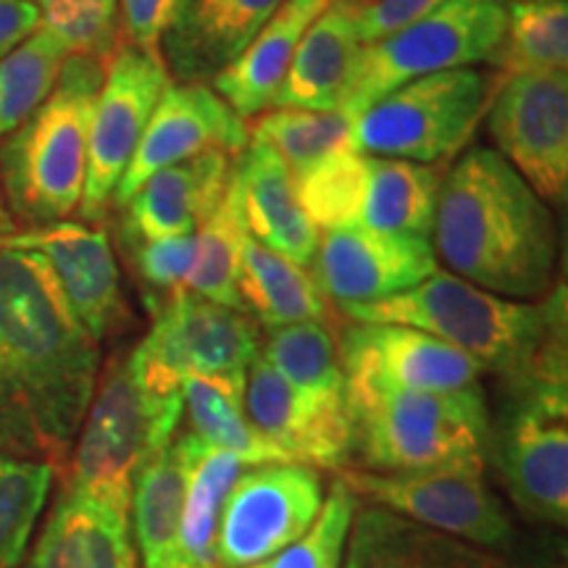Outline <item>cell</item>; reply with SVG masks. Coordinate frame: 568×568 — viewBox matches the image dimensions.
Returning <instances> with one entry per match:
<instances>
[{"mask_svg": "<svg viewBox=\"0 0 568 568\" xmlns=\"http://www.w3.org/2000/svg\"><path fill=\"white\" fill-rule=\"evenodd\" d=\"M366 568H503L500 552L358 503L351 529Z\"/></svg>", "mask_w": 568, "mask_h": 568, "instance_id": "obj_27", "label": "cell"}, {"mask_svg": "<svg viewBox=\"0 0 568 568\" xmlns=\"http://www.w3.org/2000/svg\"><path fill=\"white\" fill-rule=\"evenodd\" d=\"M45 30L69 55L109 61L122 45L119 0H32Z\"/></svg>", "mask_w": 568, "mask_h": 568, "instance_id": "obj_39", "label": "cell"}, {"mask_svg": "<svg viewBox=\"0 0 568 568\" xmlns=\"http://www.w3.org/2000/svg\"><path fill=\"white\" fill-rule=\"evenodd\" d=\"M245 410L255 429L297 464H351V418L345 403H324L290 385L264 355L247 366Z\"/></svg>", "mask_w": 568, "mask_h": 568, "instance_id": "obj_20", "label": "cell"}, {"mask_svg": "<svg viewBox=\"0 0 568 568\" xmlns=\"http://www.w3.org/2000/svg\"><path fill=\"white\" fill-rule=\"evenodd\" d=\"M232 184L251 237L308 268L322 232L297 201L293 174L280 155L261 142L247 140L245 151L234 155Z\"/></svg>", "mask_w": 568, "mask_h": 568, "instance_id": "obj_23", "label": "cell"}, {"mask_svg": "<svg viewBox=\"0 0 568 568\" xmlns=\"http://www.w3.org/2000/svg\"><path fill=\"white\" fill-rule=\"evenodd\" d=\"M364 51L366 42L355 30L351 3L329 0L297 42L272 109L339 111L358 74Z\"/></svg>", "mask_w": 568, "mask_h": 568, "instance_id": "obj_24", "label": "cell"}, {"mask_svg": "<svg viewBox=\"0 0 568 568\" xmlns=\"http://www.w3.org/2000/svg\"><path fill=\"white\" fill-rule=\"evenodd\" d=\"M261 353V329L245 311L176 290L153 308V326L130 361L140 385L180 395L182 376L245 374Z\"/></svg>", "mask_w": 568, "mask_h": 568, "instance_id": "obj_12", "label": "cell"}, {"mask_svg": "<svg viewBox=\"0 0 568 568\" xmlns=\"http://www.w3.org/2000/svg\"><path fill=\"white\" fill-rule=\"evenodd\" d=\"M67 51L45 30L30 34L0 61V140L19 130L59 82Z\"/></svg>", "mask_w": 568, "mask_h": 568, "instance_id": "obj_36", "label": "cell"}, {"mask_svg": "<svg viewBox=\"0 0 568 568\" xmlns=\"http://www.w3.org/2000/svg\"><path fill=\"white\" fill-rule=\"evenodd\" d=\"M508 0H445L426 17L366 45L343 113L355 119L418 77L489 61L506 32Z\"/></svg>", "mask_w": 568, "mask_h": 568, "instance_id": "obj_10", "label": "cell"}, {"mask_svg": "<svg viewBox=\"0 0 568 568\" xmlns=\"http://www.w3.org/2000/svg\"><path fill=\"white\" fill-rule=\"evenodd\" d=\"M337 477L358 503L379 506L426 529L503 552L516 539L506 503L487 481L485 460H460L414 471H366L343 466Z\"/></svg>", "mask_w": 568, "mask_h": 568, "instance_id": "obj_11", "label": "cell"}, {"mask_svg": "<svg viewBox=\"0 0 568 568\" xmlns=\"http://www.w3.org/2000/svg\"><path fill=\"white\" fill-rule=\"evenodd\" d=\"M53 477L51 464L0 453V568H17L24 558Z\"/></svg>", "mask_w": 568, "mask_h": 568, "instance_id": "obj_37", "label": "cell"}, {"mask_svg": "<svg viewBox=\"0 0 568 568\" xmlns=\"http://www.w3.org/2000/svg\"><path fill=\"white\" fill-rule=\"evenodd\" d=\"M40 11L32 0H0V61L38 32Z\"/></svg>", "mask_w": 568, "mask_h": 568, "instance_id": "obj_44", "label": "cell"}, {"mask_svg": "<svg viewBox=\"0 0 568 568\" xmlns=\"http://www.w3.org/2000/svg\"><path fill=\"white\" fill-rule=\"evenodd\" d=\"M495 80L464 67L418 77L353 119V151L435 166L464 151L493 98Z\"/></svg>", "mask_w": 568, "mask_h": 568, "instance_id": "obj_7", "label": "cell"}, {"mask_svg": "<svg viewBox=\"0 0 568 568\" xmlns=\"http://www.w3.org/2000/svg\"><path fill=\"white\" fill-rule=\"evenodd\" d=\"M98 345L48 261L0 245V453L63 471L101 374Z\"/></svg>", "mask_w": 568, "mask_h": 568, "instance_id": "obj_1", "label": "cell"}, {"mask_svg": "<svg viewBox=\"0 0 568 568\" xmlns=\"http://www.w3.org/2000/svg\"><path fill=\"white\" fill-rule=\"evenodd\" d=\"M261 355L301 393L324 403H345V372L337 339L324 322H297L268 329Z\"/></svg>", "mask_w": 568, "mask_h": 568, "instance_id": "obj_32", "label": "cell"}, {"mask_svg": "<svg viewBox=\"0 0 568 568\" xmlns=\"http://www.w3.org/2000/svg\"><path fill=\"white\" fill-rule=\"evenodd\" d=\"M237 293L243 311L266 329L297 322H324L329 305L314 276L245 232Z\"/></svg>", "mask_w": 568, "mask_h": 568, "instance_id": "obj_30", "label": "cell"}, {"mask_svg": "<svg viewBox=\"0 0 568 568\" xmlns=\"http://www.w3.org/2000/svg\"><path fill=\"white\" fill-rule=\"evenodd\" d=\"M187 487V453L176 432L169 445L142 464L132 485L130 518L142 568H172L182 564V506Z\"/></svg>", "mask_w": 568, "mask_h": 568, "instance_id": "obj_28", "label": "cell"}, {"mask_svg": "<svg viewBox=\"0 0 568 568\" xmlns=\"http://www.w3.org/2000/svg\"><path fill=\"white\" fill-rule=\"evenodd\" d=\"M103 74L105 61L67 55L51 95L0 140V184L19 230L67 222L80 211L92 105Z\"/></svg>", "mask_w": 568, "mask_h": 568, "instance_id": "obj_4", "label": "cell"}, {"mask_svg": "<svg viewBox=\"0 0 568 568\" xmlns=\"http://www.w3.org/2000/svg\"><path fill=\"white\" fill-rule=\"evenodd\" d=\"M124 251L130 255L134 274L145 284L148 295H174L184 287L195 258V234L155 240H126ZM161 303V301H159Z\"/></svg>", "mask_w": 568, "mask_h": 568, "instance_id": "obj_40", "label": "cell"}, {"mask_svg": "<svg viewBox=\"0 0 568 568\" xmlns=\"http://www.w3.org/2000/svg\"><path fill=\"white\" fill-rule=\"evenodd\" d=\"M234 155L205 151L163 166L134 190L122 209V243L195 234L224 201Z\"/></svg>", "mask_w": 568, "mask_h": 568, "instance_id": "obj_21", "label": "cell"}, {"mask_svg": "<svg viewBox=\"0 0 568 568\" xmlns=\"http://www.w3.org/2000/svg\"><path fill=\"white\" fill-rule=\"evenodd\" d=\"M432 237L339 226L318 234L311 276L324 297L339 303H376L406 293L437 272Z\"/></svg>", "mask_w": 568, "mask_h": 568, "instance_id": "obj_16", "label": "cell"}, {"mask_svg": "<svg viewBox=\"0 0 568 568\" xmlns=\"http://www.w3.org/2000/svg\"><path fill=\"white\" fill-rule=\"evenodd\" d=\"M27 568H138L130 518L63 489Z\"/></svg>", "mask_w": 568, "mask_h": 568, "instance_id": "obj_26", "label": "cell"}, {"mask_svg": "<svg viewBox=\"0 0 568 568\" xmlns=\"http://www.w3.org/2000/svg\"><path fill=\"white\" fill-rule=\"evenodd\" d=\"M353 468L414 471L460 460H485L493 408L485 387L422 393L345 379Z\"/></svg>", "mask_w": 568, "mask_h": 568, "instance_id": "obj_5", "label": "cell"}, {"mask_svg": "<svg viewBox=\"0 0 568 568\" xmlns=\"http://www.w3.org/2000/svg\"><path fill=\"white\" fill-rule=\"evenodd\" d=\"M326 6L329 0H284L245 51L209 82L245 122L272 109L297 42Z\"/></svg>", "mask_w": 568, "mask_h": 568, "instance_id": "obj_25", "label": "cell"}, {"mask_svg": "<svg viewBox=\"0 0 568 568\" xmlns=\"http://www.w3.org/2000/svg\"><path fill=\"white\" fill-rule=\"evenodd\" d=\"M495 151L548 205L568 197V74L521 71L495 77L487 105Z\"/></svg>", "mask_w": 568, "mask_h": 568, "instance_id": "obj_14", "label": "cell"}, {"mask_svg": "<svg viewBox=\"0 0 568 568\" xmlns=\"http://www.w3.org/2000/svg\"><path fill=\"white\" fill-rule=\"evenodd\" d=\"M324 497V477L316 466H247L226 495L219 518V568L253 566L287 548L314 524Z\"/></svg>", "mask_w": 568, "mask_h": 568, "instance_id": "obj_15", "label": "cell"}, {"mask_svg": "<svg viewBox=\"0 0 568 568\" xmlns=\"http://www.w3.org/2000/svg\"><path fill=\"white\" fill-rule=\"evenodd\" d=\"M429 237L450 274L510 301H542L564 282L550 205L493 148H471L443 176Z\"/></svg>", "mask_w": 568, "mask_h": 568, "instance_id": "obj_2", "label": "cell"}, {"mask_svg": "<svg viewBox=\"0 0 568 568\" xmlns=\"http://www.w3.org/2000/svg\"><path fill=\"white\" fill-rule=\"evenodd\" d=\"M13 232H19L17 222H13L9 205H6V195H3V184H0V240L11 237Z\"/></svg>", "mask_w": 568, "mask_h": 568, "instance_id": "obj_45", "label": "cell"}, {"mask_svg": "<svg viewBox=\"0 0 568 568\" xmlns=\"http://www.w3.org/2000/svg\"><path fill=\"white\" fill-rule=\"evenodd\" d=\"M500 74L568 69V0H508L506 32L489 55Z\"/></svg>", "mask_w": 568, "mask_h": 568, "instance_id": "obj_33", "label": "cell"}, {"mask_svg": "<svg viewBox=\"0 0 568 568\" xmlns=\"http://www.w3.org/2000/svg\"><path fill=\"white\" fill-rule=\"evenodd\" d=\"M243 209L230 180L224 201L211 213L195 232V258L187 282L182 290L205 301H213L226 308L243 311L237 293L240 266H243V240H245Z\"/></svg>", "mask_w": 568, "mask_h": 568, "instance_id": "obj_35", "label": "cell"}, {"mask_svg": "<svg viewBox=\"0 0 568 568\" xmlns=\"http://www.w3.org/2000/svg\"><path fill=\"white\" fill-rule=\"evenodd\" d=\"M355 508L358 497L343 479L335 477L314 524L287 548L245 568H343Z\"/></svg>", "mask_w": 568, "mask_h": 568, "instance_id": "obj_38", "label": "cell"}, {"mask_svg": "<svg viewBox=\"0 0 568 568\" xmlns=\"http://www.w3.org/2000/svg\"><path fill=\"white\" fill-rule=\"evenodd\" d=\"M503 568H568L564 529L535 527L500 552Z\"/></svg>", "mask_w": 568, "mask_h": 568, "instance_id": "obj_43", "label": "cell"}, {"mask_svg": "<svg viewBox=\"0 0 568 568\" xmlns=\"http://www.w3.org/2000/svg\"><path fill=\"white\" fill-rule=\"evenodd\" d=\"M247 140L251 130L245 119L209 82H172L155 105L138 151L113 193L111 209H122L134 190L159 169L205 151L240 155Z\"/></svg>", "mask_w": 568, "mask_h": 568, "instance_id": "obj_18", "label": "cell"}, {"mask_svg": "<svg viewBox=\"0 0 568 568\" xmlns=\"http://www.w3.org/2000/svg\"><path fill=\"white\" fill-rule=\"evenodd\" d=\"M351 126L353 119L343 111L272 109L258 113L247 130L253 142H261L280 155L290 174L301 176L329 155L353 148Z\"/></svg>", "mask_w": 568, "mask_h": 568, "instance_id": "obj_34", "label": "cell"}, {"mask_svg": "<svg viewBox=\"0 0 568 568\" xmlns=\"http://www.w3.org/2000/svg\"><path fill=\"white\" fill-rule=\"evenodd\" d=\"M293 182L297 201L318 232L368 226L429 237L443 172L347 148L311 172L293 176Z\"/></svg>", "mask_w": 568, "mask_h": 568, "instance_id": "obj_8", "label": "cell"}, {"mask_svg": "<svg viewBox=\"0 0 568 568\" xmlns=\"http://www.w3.org/2000/svg\"><path fill=\"white\" fill-rule=\"evenodd\" d=\"M343 568H366L364 566V558H361L358 548L353 545V539L347 542V552H345V560H343Z\"/></svg>", "mask_w": 568, "mask_h": 568, "instance_id": "obj_46", "label": "cell"}, {"mask_svg": "<svg viewBox=\"0 0 568 568\" xmlns=\"http://www.w3.org/2000/svg\"><path fill=\"white\" fill-rule=\"evenodd\" d=\"M335 339L345 379L422 393H458L479 387L485 376L477 361L414 326L347 322Z\"/></svg>", "mask_w": 568, "mask_h": 568, "instance_id": "obj_19", "label": "cell"}, {"mask_svg": "<svg viewBox=\"0 0 568 568\" xmlns=\"http://www.w3.org/2000/svg\"><path fill=\"white\" fill-rule=\"evenodd\" d=\"M187 453V487H184L180 545L182 556L201 568H219L216 531L226 495L247 466L243 458L205 445L193 432H182Z\"/></svg>", "mask_w": 568, "mask_h": 568, "instance_id": "obj_31", "label": "cell"}, {"mask_svg": "<svg viewBox=\"0 0 568 568\" xmlns=\"http://www.w3.org/2000/svg\"><path fill=\"white\" fill-rule=\"evenodd\" d=\"M169 84L172 74L161 51H142L122 42L105 61L101 90L92 105L88 176L80 203V216L88 224L103 222L109 213L113 193Z\"/></svg>", "mask_w": 568, "mask_h": 568, "instance_id": "obj_13", "label": "cell"}, {"mask_svg": "<svg viewBox=\"0 0 568 568\" xmlns=\"http://www.w3.org/2000/svg\"><path fill=\"white\" fill-rule=\"evenodd\" d=\"M0 245L24 247L48 261L74 316L95 343L130 324V305L109 232L88 222H55L38 230H19Z\"/></svg>", "mask_w": 568, "mask_h": 568, "instance_id": "obj_17", "label": "cell"}, {"mask_svg": "<svg viewBox=\"0 0 568 568\" xmlns=\"http://www.w3.org/2000/svg\"><path fill=\"white\" fill-rule=\"evenodd\" d=\"M245 374L182 376V403L190 418V432L205 445L232 453L251 466L297 464L272 439L261 435L247 418Z\"/></svg>", "mask_w": 568, "mask_h": 568, "instance_id": "obj_29", "label": "cell"}, {"mask_svg": "<svg viewBox=\"0 0 568 568\" xmlns=\"http://www.w3.org/2000/svg\"><path fill=\"white\" fill-rule=\"evenodd\" d=\"M487 466L531 527L568 524V385L500 393Z\"/></svg>", "mask_w": 568, "mask_h": 568, "instance_id": "obj_9", "label": "cell"}, {"mask_svg": "<svg viewBox=\"0 0 568 568\" xmlns=\"http://www.w3.org/2000/svg\"><path fill=\"white\" fill-rule=\"evenodd\" d=\"M347 3H351L361 40L372 45V42L385 40L387 34L408 27L410 21L426 17L445 0H347Z\"/></svg>", "mask_w": 568, "mask_h": 568, "instance_id": "obj_41", "label": "cell"}, {"mask_svg": "<svg viewBox=\"0 0 568 568\" xmlns=\"http://www.w3.org/2000/svg\"><path fill=\"white\" fill-rule=\"evenodd\" d=\"M347 322L429 332L495 374L500 393L568 385V308L560 282L542 301H510L450 272L376 303H339Z\"/></svg>", "mask_w": 568, "mask_h": 568, "instance_id": "obj_3", "label": "cell"}, {"mask_svg": "<svg viewBox=\"0 0 568 568\" xmlns=\"http://www.w3.org/2000/svg\"><path fill=\"white\" fill-rule=\"evenodd\" d=\"M182 414V393H148L134 374L130 351L113 355L98 374L88 414L71 445L63 489L130 518L134 477L155 450L172 443Z\"/></svg>", "mask_w": 568, "mask_h": 568, "instance_id": "obj_6", "label": "cell"}, {"mask_svg": "<svg viewBox=\"0 0 568 568\" xmlns=\"http://www.w3.org/2000/svg\"><path fill=\"white\" fill-rule=\"evenodd\" d=\"M172 568H201V566L190 564V560H182V564H176V566H172Z\"/></svg>", "mask_w": 568, "mask_h": 568, "instance_id": "obj_47", "label": "cell"}, {"mask_svg": "<svg viewBox=\"0 0 568 568\" xmlns=\"http://www.w3.org/2000/svg\"><path fill=\"white\" fill-rule=\"evenodd\" d=\"M180 0H119L122 42L142 51H161L163 34L172 27Z\"/></svg>", "mask_w": 568, "mask_h": 568, "instance_id": "obj_42", "label": "cell"}, {"mask_svg": "<svg viewBox=\"0 0 568 568\" xmlns=\"http://www.w3.org/2000/svg\"><path fill=\"white\" fill-rule=\"evenodd\" d=\"M284 0H180L161 40L176 82H211L274 17Z\"/></svg>", "mask_w": 568, "mask_h": 568, "instance_id": "obj_22", "label": "cell"}]
</instances>
